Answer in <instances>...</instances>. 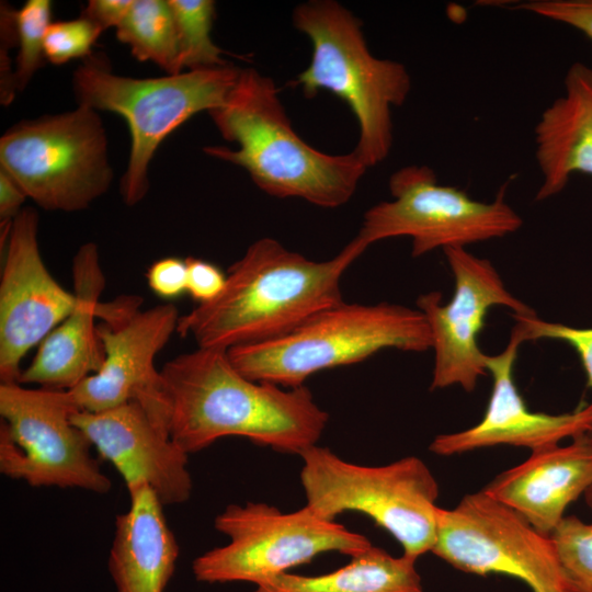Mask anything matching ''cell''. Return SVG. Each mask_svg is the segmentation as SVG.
<instances>
[{
  "label": "cell",
  "mask_w": 592,
  "mask_h": 592,
  "mask_svg": "<svg viewBox=\"0 0 592 592\" xmlns=\"http://www.w3.org/2000/svg\"><path fill=\"white\" fill-rule=\"evenodd\" d=\"M140 298L122 296L100 304L98 334L104 361L95 374L67 390L78 411L100 412L137 402L169 434L170 405L157 354L177 331L179 311L172 304L139 310Z\"/></svg>",
  "instance_id": "4fadbf2b"
},
{
  "label": "cell",
  "mask_w": 592,
  "mask_h": 592,
  "mask_svg": "<svg viewBox=\"0 0 592 592\" xmlns=\"http://www.w3.org/2000/svg\"><path fill=\"white\" fill-rule=\"evenodd\" d=\"M431 348V332L418 308L343 300L278 338L227 352L248 378L295 388L320 371L362 362L385 349L423 352Z\"/></svg>",
  "instance_id": "5b68a950"
},
{
  "label": "cell",
  "mask_w": 592,
  "mask_h": 592,
  "mask_svg": "<svg viewBox=\"0 0 592 592\" xmlns=\"http://www.w3.org/2000/svg\"><path fill=\"white\" fill-rule=\"evenodd\" d=\"M523 328L526 341L550 339L566 342L580 357L587 375L588 387L592 389V328H578L559 322H549L534 316H514ZM592 409V401L589 403ZM587 434L592 435V429Z\"/></svg>",
  "instance_id": "83f0119b"
},
{
  "label": "cell",
  "mask_w": 592,
  "mask_h": 592,
  "mask_svg": "<svg viewBox=\"0 0 592 592\" xmlns=\"http://www.w3.org/2000/svg\"><path fill=\"white\" fill-rule=\"evenodd\" d=\"M228 543L194 559L192 571L204 583H264L316 556L339 553L351 557L373 545L337 521L309 506L284 513L263 502L230 504L214 521Z\"/></svg>",
  "instance_id": "ba28073f"
},
{
  "label": "cell",
  "mask_w": 592,
  "mask_h": 592,
  "mask_svg": "<svg viewBox=\"0 0 592 592\" xmlns=\"http://www.w3.org/2000/svg\"><path fill=\"white\" fill-rule=\"evenodd\" d=\"M187 271V288L190 296L201 304L217 298L226 284V274L215 264L202 259H185Z\"/></svg>",
  "instance_id": "f546056e"
},
{
  "label": "cell",
  "mask_w": 592,
  "mask_h": 592,
  "mask_svg": "<svg viewBox=\"0 0 592 592\" xmlns=\"http://www.w3.org/2000/svg\"><path fill=\"white\" fill-rule=\"evenodd\" d=\"M38 215L23 208L4 236L0 281V380L19 383L21 362L72 310L76 297L47 270L38 244Z\"/></svg>",
  "instance_id": "9a60e30c"
},
{
  "label": "cell",
  "mask_w": 592,
  "mask_h": 592,
  "mask_svg": "<svg viewBox=\"0 0 592 592\" xmlns=\"http://www.w3.org/2000/svg\"><path fill=\"white\" fill-rule=\"evenodd\" d=\"M0 169L46 210H82L113 181L102 119L82 105L7 129L0 138Z\"/></svg>",
  "instance_id": "9c48e42d"
},
{
  "label": "cell",
  "mask_w": 592,
  "mask_h": 592,
  "mask_svg": "<svg viewBox=\"0 0 592 592\" xmlns=\"http://www.w3.org/2000/svg\"><path fill=\"white\" fill-rule=\"evenodd\" d=\"M208 114L221 137L239 148L206 146L204 152L243 168L271 196L340 207L351 200L367 171L353 150L330 155L301 139L275 82L254 68H241L224 103Z\"/></svg>",
  "instance_id": "3957f363"
},
{
  "label": "cell",
  "mask_w": 592,
  "mask_h": 592,
  "mask_svg": "<svg viewBox=\"0 0 592 592\" xmlns=\"http://www.w3.org/2000/svg\"><path fill=\"white\" fill-rule=\"evenodd\" d=\"M75 411L67 390L0 384V473L32 487L109 492Z\"/></svg>",
  "instance_id": "8fae6325"
},
{
  "label": "cell",
  "mask_w": 592,
  "mask_h": 592,
  "mask_svg": "<svg viewBox=\"0 0 592 592\" xmlns=\"http://www.w3.org/2000/svg\"><path fill=\"white\" fill-rule=\"evenodd\" d=\"M150 289L159 297L173 299L187 288V271L185 260L163 258L153 262L146 274Z\"/></svg>",
  "instance_id": "4dcf8cb0"
},
{
  "label": "cell",
  "mask_w": 592,
  "mask_h": 592,
  "mask_svg": "<svg viewBox=\"0 0 592 592\" xmlns=\"http://www.w3.org/2000/svg\"><path fill=\"white\" fill-rule=\"evenodd\" d=\"M454 277L453 296L444 304L440 292L422 294L417 308L424 315L432 338L434 366L431 389L459 386L471 392L488 372L486 356L478 344L491 307L503 306L514 316L535 311L515 297L493 264L464 247L443 250Z\"/></svg>",
  "instance_id": "5bb4252c"
},
{
  "label": "cell",
  "mask_w": 592,
  "mask_h": 592,
  "mask_svg": "<svg viewBox=\"0 0 592 592\" xmlns=\"http://www.w3.org/2000/svg\"><path fill=\"white\" fill-rule=\"evenodd\" d=\"M102 30L84 16L52 22L45 36V57L54 65L87 59Z\"/></svg>",
  "instance_id": "4316f807"
},
{
  "label": "cell",
  "mask_w": 592,
  "mask_h": 592,
  "mask_svg": "<svg viewBox=\"0 0 592 592\" xmlns=\"http://www.w3.org/2000/svg\"><path fill=\"white\" fill-rule=\"evenodd\" d=\"M368 247L357 237L335 257L310 260L273 238L249 246L220 295L180 316L177 332L197 348L230 350L278 338L341 301V280Z\"/></svg>",
  "instance_id": "7a4b0ae2"
},
{
  "label": "cell",
  "mask_w": 592,
  "mask_h": 592,
  "mask_svg": "<svg viewBox=\"0 0 592 592\" xmlns=\"http://www.w3.org/2000/svg\"><path fill=\"white\" fill-rule=\"evenodd\" d=\"M514 9L570 25L592 41V0H530Z\"/></svg>",
  "instance_id": "f1b7e54d"
},
{
  "label": "cell",
  "mask_w": 592,
  "mask_h": 592,
  "mask_svg": "<svg viewBox=\"0 0 592 592\" xmlns=\"http://www.w3.org/2000/svg\"><path fill=\"white\" fill-rule=\"evenodd\" d=\"M117 39L140 61H151L167 75L183 72L177 23L169 0H133L115 29Z\"/></svg>",
  "instance_id": "603a6c76"
},
{
  "label": "cell",
  "mask_w": 592,
  "mask_h": 592,
  "mask_svg": "<svg viewBox=\"0 0 592 592\" xmlns=\"http://www.w3.org/2000/svg\"><path fill=\"white\" fill-rule=\"evenodd\" d=\"M295 29L311 43V59L295 86L306 98L326 90L343 100L358 124L353 149L366 168L383 162L394 143L391 111L411 91V77L399 61L377 58L367 45L362 22L334 0H310L295 7Z\"/></svg>",
  "instance_id": "277c9868"
},
{
  "label": "cell",
  "mask_w": 592,
  "mask_h": 592,
  "mask_svg": "<svg viewBox=\"0 0 592 592\" xmlns=\"http://www.w3.org/2000/svg\"><path fill=\"white\" fill-rule=\"evenodd\" d=\"M72 282L76 297L72 310L39 343L19 384L70 390L101 368L105 354L95 319L105 276L95 243L87 242L76 252Z\"/></svg>",
  "instance_id": "ac0fdd59"
},
{
  "label": "cell",
  "mask_w": 592,
  "mask_h": 592,
  "mask_svg": "<svg viewBox=\"0 0 592 592\" xmlns=\"http://www.w3.org/2000/svg\"><path fill=\"white\" fill-rule=\"evenodd\" d=\"M27 195L19 183L0 169V227L9 226L23 209Z\"/></svg>",
  "instance_id": "d6a6232c"
},
{
  "label": "cell",
  "mask_w": 592,
  "mask_h": 592,
  "mask_svg": "<svg viewBox=\"0 0 592 592\" xmlns=\"http://www.w3.org/2000/svg\"><path fill=\"white\" fill-rule=\"evenodd\" d=\"M169 435L186 454L228 436L300 455L317 445L329 414L304 385L285 388L241 374L228 352L197 348L167 362Z\"/></svg>",
  "instance_id": "6da1fadb"
},
{
  "label": "cell",
  "mask_w": 592,
  "mask_h": 592,
  "mask_svg": "<svg viewBox=\"0 0 592 592\" xmlns=\"http://www.w3.org/2000/svg\"><path fill=\"white\" fill-rule=\"evenodd\" d=\"M592 487V440L584 433L566 446L533 452L482 490L521 514L539 533L555 531L567 506Z\"/></svg>",
  "instance_id": "d6986e66"
},
{
  "label": "cell",
  "mask_w": 592,
  "mask_h": 592,
  "mask_svg": "<svg viewBox=\"0 0 592 592\" xmlns=\"http://www.w3.org/2000/svg\"><path fill=\"white\" fill-rule=\"evenodd\" d=\"M431 553L464 572L513 577L532 592H574L551 537L483 490L439 508Z\"/></svg>",
  "instance_id": "7c38bea8"
},
{
  "label": "cell",
  "mask_w": 592,
  "mask_h": 592,
  "mask_svg": "<svg viewBox=\"0 0 592 592\" xmlns=\"http://www.w3.org/2000/svg\"><path fill=\"white\" fill-rule=\"evenodd\" d=\"M128 494V510L116 516L109 571L117 592H163L175 569L178 542L149 487Z\"/></svg>",
  "instance_id": "44dd1931"
},
{
  "label": "cell",
  "mask_w": 592,
  "mask_h": 592,
  "mask_svg": "<svg viewBox=\"0 0 592 592\" xmlns=\"http://www.w3.org/2000/svg\"><path fill=\"white\" fill-rule=\"evenodd\" d=\"M252 592H423L415 561L372 546L331 572H286L255 585Z\"/></svg>",
  "instance_id": "7402d4cb"
},
{
  "label": "cell",
  "mask_w": 592,
  "mask_h": 592,
  "mask_svg": "<svg viewBox=\"0 0 592 592\" xmlns=\"http://www.w3.org/2000/svg\"><path fill=\"white\" fill-rule=\"evenodd\" d=\"M240 70L227 64L157 78H132L114 73L101 54H92L75 70L77 104L115 113L127 123L130 150L121 179V195L127 206L146 196L149 164L160 144L193 115L219 107Z\"/></svg>",
  "instance_id": "8992f818"
},
{
  "label": "cell",
  "mask_w": 592,
  "mask_h": 592,
  "mask_svg": "<svg viewBox=\"0 0 592 592\" xmlns=\"http://www.w3.org/2000/svg\"><path fill=\"white\" fill-rule=\"evenodd\" d=\"M391 201L367 209L357 238L367 247L380 240L409 237L411 253L478 243L517 231L521 216L501 187L491 202L471 198L464 190L442 185L428 166H407L389 179Z\"/></svg>",
  "instance_id": "30bf717a"
},
{
  "label": "cell",
  "mask_w": 592,
  "mask_h": 592,
  "mask_svg": "<svg viewBox=\"0 0 592 592\" xmlns=\"http://www.w3.org/2000/svg\"><path fill=\"white\" fill-rule=\"evenodd\" d=\"M133 0H90L81 12L96 24L102 32L109 27L116 29L126 16Z\"/></svg>",
  "instance_id": "1f68e13d"
},
{
  "label": "cell",
  "mask_w": 592,
  "mask_h": 592,
  "mask_svg": "<svg viewBox=\"0 0 592 592\" xmlns=\"http://www.w3.org/2000/svg\"><path fill=\"white\" fill-rule=\"evenodd\" d=\"M563 94L547 106L534 128L542 175L536 200L560 193L574 173L592 175V68L572 64Z\"/></svg>",
  "instance_id": "ffe728a7"
},
{
  "label": "cell",
  "mask_w": 592,
  "mask_h": 592,
  "mask_svg": "<svg viewBox=\"0 0 592 592\" xmlns=\"http://www.w3.org/2000/svg\"><path fill=\"white\" fill-rule=\"evenodd\" d=\"M52 1L27 0L15 10V29L19 53L13 71L15 91H23L35 72L46 60L44 44L52 23Z\"/></svg>",
  "instance_id": "d4e9b609"
},
{
  "label": "cell",
  "mask_w": 592,
  "mask_h": 592,
  "mask_svg": "<svg viewBox=\"0 0 592 592\" xmlns=\"http://www.w3.org/2000/svg\"><path fill=\"white\" fill-rule=\"evenodd\" d=\"M306 505L335 521L344 512L368 516L414 561L431 551L436 535L439 485L425 463L407 456L383 466L344 460L315 445L300 455Z\"/></svg>",
  "instance_id": "52a82bcc"
},
{
  "label": "cell",
  "mask_w": 592,
  "mask_h": 592,
  "mask_svg": "<svg viewBox=\"0 0 592 592\" xmlns=\"http://www.w3.org/2000/svg\"><path fill=\"white\" fill-rule=\"evenodd\" d=\"M550 537L573 591L592 592V523L565 516Z\"/></svg>",
  "instance_id": "484cf974"
},
{
  "label": "cell",
  "mask_w": 592,
  "mask_h": 592,
  "mask_svg": "<svg viewBox=\"0 0 592 592\" xmlns=\"http://www.w3.org/2000/svg\"><path fill=\"white\" fill-rule=\"evenodd\" d=\"M71 421L122 476L127 491L147 486L163 505L187 501L193 482L189 454L161 431L137 402L75 411Z\"/></svg>",
  "instance_id": "e0dca14e"
},
{
  "label": "cell",
  "mask_w": 592,
  "mask_h": 592,
  "mask_svg": "<svg viewBox=\"0 0 592 592\" xmlns=\"http://www.w3.org/2000/svg\"><path fill=\"white\" fill-rule=\"evenodd\" d=\"M525 341L523 328L516 321L504 350L486 356V368L493 385L482 419L466 430L437 435L429 446L432 453L451 456L496 445L526 447L533 453L591 431L592 409L589 405L561 414L527 408L513 379L517 352Z\"/></svg>",
  "instance_id": "2e32d148"
},
{
  "label": "cell",
  "mask_w": 592,
  "mask_h": 592,
  "mask_svg": "<svg viewBox=\"0 0 592 592\" xmlns=\"http://www.w3.org/2000/svg\"><path fill=\"white\" fill-rule=\"evenodd\" d=\"M587 435L592 440V435L590 434H587ZM584 494H585L587 503L589 504L590 508H592V487L589 490H587Z\"/></svg>",
  "instance_id": "836d02e7"
},
{
  "label": "cell",
  "mask_w": 592,
  "mask_h": 592,
  "mask_svg": "<svg viewBox=\"0 0 592 592\" xmlns=\"http://www.w3.org/2000/svg\"><path fill=\"white\" fill-rule=\"evenodd\" d=\"M174 14L182 71L227 65L212 38L216 5L212 0H169Z\"/></svg>",
  "instance_id": "cb8c5ba5"
}]
</instances>
